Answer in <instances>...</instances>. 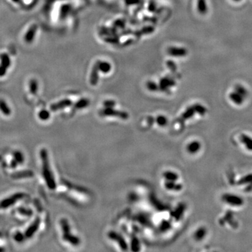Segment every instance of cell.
Returning <instances> with one entry per match:
<instances>
[{
  "label": "cell",
  "instance_id": "1",
  "mask_svg": "<svg viewBox=\"0 0 252 252\" xmlns=\"http://www.w3.org/2000/svg\"><path fill=\"white\" fill-rule=\"evenodd\" d=\"M40 157L42 163V175L44 181L46 182L48 188L50 190H54L56 189L57 185L52 172L50 169L48 151L46 148H42L40 151Z\"/></svg>",
  "mask_w": 252,
  "mask_h": 252
},
{
  "label": "cell",
  "instance_id": "2",
  "mask_svg": "<svg viewBox=\"0 0 252 252\" xmlns=\"http://www.w3.org/2000/svg\"><path fill=\"white\" fill-rule=\"evenodd\" d=\"M25 196H26V194L24 193H16L9 197H6V198H4L0 202V209H7L10 206L16 204L18 200L24 198Z\"/></svg>",
  "mask_w": 252,
  "mask_h": 252
},
{
  "label": "cell",
  "instance_id": "3",
  "mask_svg": "<svg viewBox=\"0 0 252 252\" xmlns=\"http://www.w3.org/2000/svg\"><path fill=\"white\" fill-rule=\"evenodd\" d=\"M113 108V107H104V109L100 111V114L102 116H117L122 120H127L128 118L129 115L125 111H118Z\"/></svg>",
  "mask_w": 252,
  "mask_h": 252
},
{
  "label": "cell",
  "instance_id": "4",
  "mask_svg": "<svg viewBox=\"0 0 252 252\" xmlns=\"http://www.w3.org/2000/svg\"><path fill=\"white\" fill-rule=\"evenodd\" d=\"M222 200L229 205L240 207L244 205V200L239 195L232 193H225L222 195Z\"/></svg>",
  "mask_w": 252,
  "mask_h": 252
},
{
  "label": "cell",
  "instance_id": "5",
  "mask_svg": "<svg viewBox=\"0 0 252 252\" xmlns=\"http://www.w3.org/2000/svg\"><path fill=\"white\" fill-rule=\"evenodd\" d=\"M40 222H41V219L40 218L37 217L36 219L34 220V221L32 223L28 228H27V230H25V238H31L34 236V235L37 232V231L39 229V227L40 226Z\"/></svg>",
  "mask_w": 252,
  "mask_h": 252
},
{
  "label": "cell",
  "instance_id": "6",
  "mask_svg": "<svg viewBox=\"0 0 252 252\" xmlns=\"http://www.w3.org/2000/svg\"><path fill=\"white\" fill-rule=\"evenodd\" d=\"M62 239L65 242L74 246H78L81 244V239H80L79 237L71 234V232L62 233Z\"/></svg>",
  "mask_w": 252,
  "mask_h": 252
},
{
  "label": "cell",
  "instance_id": "7",
  "mask_svg": "<svg viewBox=\"0 0 252 252\" xmlns=\"http://www.w3.org/2000/svg\"><path fill=\"white\" fill-rule=\"evenodd\" d=\"M2 64L0 66V76L5 75L6 70L10 64V60L7 54H3L1 56Z\"/></svg>",
  "mask_w": 252,
  "mask_h": 252
},
{
  "label": "cell",
  "instance_id": "8",
  "mask_svg": "<svg viewBox=\"0 0 252 252\" xmlns=\"http://www.w3.org/2000/svg\"><path fill=\"white\" fill-rule=\"evenodd\" d=\"M34 175V173L33 171L28 170L14 172V173L10 175V177L14 178V179H20V178L33 177Z\"/></svg>",
  "mask_w": 252,
  "mask_h": 252
},
{
  "label": "cell",
  "instance_id": "9",
  "mask_svg": "<svg viewBox=\"0 0 252 252\" xmlns=\"http://www.w3.org/2000/svg\"><path fill=\"white\" fill-rule=\"evenodd\" d=\"M174 85H175V81L174 80L167 79V78H163L160 81L159 90H161L163 92H168L169 88Z\"/></svg>",
  "mask_w": 252,
  "mask_h": 252
},
{
  "label": "cell",
  "instance_id": "10",
  "mask_svg": "<svg viewBox=\"0 0 252 252\" xmlns=\"http://www.w3.org/2000/svg\"><path fill=\"white\" fill-rule=\"evenodd\" d=\"M72 102L70 100H68V99H65V100H61L60 102L54 103L52 104L51 106H50V109L52 111H58L60 110V109H62L66 108V107H68L71 106Z\"/></svg>",
  "mask_w": 252,
  "mask_h": 252
},
{
  "label": "cell",
  "instance_id": "11",
  "mask_svg": "<svg viewBox=\"0 0 252 252\" xmlns=\"http://www.w3.org/2000/svg\"><path fill=\"white\" fill-rule=\"evenodd\" d=\"M167 52L172 56L184 57L187 54V50L184 48L170 47L167 49Z\"/></svg>",
  "mask_w": 252,
  "mask_h": 252
},
{
  "label": "cell",
  "instance_id": "12",
  "mask_svg": "<svg viewBox=\"0 0 252 252\" xmlns=\"http://www.w3.org/2000/svg\"><path fill=\"white\" fill-rule=\"evenodd\" d=\"M240 142L242 143L246 149L249 151H252V136L248 135V134H242L240 136Z\"/></svg>",
  "mask_w": 252,
  "mask_h": 252
},
{
  "label": "cell",
  "instance_id": "13",
  "mask_svg": "<svg viewBox=\"0 0 252 252\" xmlns=\"http://www.w3.org/2000/svg\"><path fill=\"white\" fill-rule=\"evenodd\" d=\"M37 30V25H32V26L29 29V30L27 32L26 34H25V41H26L27 43H31V42L33 41L34 38L36 35Z\"/></svg>",
  "mask_w": 252,
  "mask_h": 252
},
{
  "label": "cell",
  "instance_id": "14",
  "mask_svg": "<svg viewBox=\"0 0 252 252\" xmlns=\"http://www.w3.org/2000/svg\"><path fill=\"white\" fill-rule=\"evenodd\" d=\"M201 148V144L200 143L197 141H194V142H190L188 144V146L186 147L187 151L190 154H195L198 152L200 149Z\"/></svg>",
  "mask_w": 252,
  "mask_h": 252
},
{
  "label": "cell",
  "instance_id": "15",
  "mask_svg": "<svg viewBox=\"0 0 252 252\" xmlns=\"http://www.w3.org/2000/svg\"><path fill=\"white\" fill-rule=\"evenodd\" d=\"M100 69H99L98 67V62H96V64L94 65L93 68H92L91 75H90V82L92 86L97 85L98 82V71Z\"/></svg>",
  "mask_w": 252,
  "mask_h": 252
},
{
  "label": "cell",
  "instance_id": "16",
  "mask_svg": "<svg viewBox=\"0 0 252 252\" xmlns=\"http://www.w3.org/2000/svg\"><path fill=\"white\" fill-rule=\"evenodd\" d=\"M62 183H63V184H64V186H67L68 188L72 189V190H74L76 191H77V192H79V193H84V194H86V193H88V191H87V190H86V189L85 188H83V187L79 186H76V184H71V182H68V181L62 180Z\"/></svg>",
  "mask_w": 252,
  "mask_h": 252
},
{
  "label": "cell",
  "instance_id": "17",
  "mask_svg": "<svg viewBox=\"0 0 252 252\" xmlns=\"http://www.w3.org/2000/svg\"><path fill=\"white\" fill-rule=\"evenodd\" d=\"M163 177L165 181H172V182H176L178 179V175L176 172L172 171H166L163 173Z\"/></svg>",
  "mask_w": 252,
  "mask_h": 252
},
{
  "label": "cell",
  "instance_id": "18",
  "mask_svg": "<svg viewBox=\"0 0 252 252\" xmlns=\"http://www.w3.org/2000/svg\"><path fill=\"white\" fill-rule=\"evenodd\" d=\"M0 110H1L2 113L5 116H9L11 113V111H10V109L8 107V104L3 100H0Z\"/></svg>",
  "mask_w": 252,
  "mask_h": 252
},
{
  "label": "cell",
  "instance_id": "19",
  "mask_svg": "<svg viewBox=\"0 0 252 252\" xmlns=\"http://www.w3.org/2000/svg\"><path fill=\"white\" fill-rule=\"evenodd\" d=\"M90 104V101L86 98L81 99L74 104V107L77 109H82L86 108Z\"/></svg>",
  "mask_w": 252,
  "mask_h": 252
},
{
  "label": "cell",
  "instance_id": "20",
  "mask_svg": "<svg viewBox=\"0 0 252 252\" xmlns=\"http://www.w3.org/2000/svg\"><path fill=\"white\" fill-rule=\"evenodd\" d=\"M13 155H14V159L18 163V165H21V164L24 163L25 157L23 153L21 152V151H15L13 153Z\"/></svg>",
  "mask_w": 252,
  "mask_h": 252
},
{
  "label": "cell",
  "instance_id": "21",
  "mask_svg": "<svg viewBox=\"0 0 252 252\" xmlns=\"http://www.w3.org/2000/svg\"><path fill=\"white\" fill-rule=\"evenodd\" d=\"M60 224L61 226V229L62 230V233H67L71 232V228L69 226V224L66 218H62L60 220Z\"/></svg>",
  "mask_w": 252,
  "mask_h": 252
},
{
  "label": "cell",
  "instance_id": "22",
  "mask_svg": "<svg viewBox=\"0 0 252 252\" xmlns=\"http://www.w3.org/2000/svg\"><path fill=\"white\" fill-rule=\"evenodd\" d=\"M98 67L100 71H102L104 73H108L111 70V64L109 62H101V61H98Z\"/></svg>",
  "mask_w": 252,
  "mask_h": 252
},
{
  "label": "cell",
  "instance_id": "23",
  "mask_svg": "<svg viewBox=\"0 0 252 252\" xmlns=\"http://www.w3.org/2000/svg\"><path fill=\"white\" fill-rule=\"evenodd\" d=\"M206 233H207V230L205 228L203 227H201V228H198L197 231H195V237L197 240H200V239H202L204 237H205Z\"/></svg>",
  "mask_w": 252,
  "mask_h": 252
},
{
  "label": "cell",
  "instance_id": "24",
  "mask_svg": "<svg viewBox=\"0 0 252 252\" xmlns=\"http://www.w3.org/2000/svg\"><path fill=\"white\" fill-rule=\"evenodd\" d=\"M38 116H39V118L41 120V121H47V120L50 118V113L48 111L46 110V109H43V110L39 111Z\"/></svg>",
  "mask_w": 252,
  "mask_h": 252
},
{
  "label": "cell",
  "instance_id": "25",
  "mask_svg": "<svg viewBox=\"0 0 252 252\" xmlns=\"http://www.w3.org/2000/svg\"><path fill=\"white\" fill-rule=\"evenodd\" d=\"M197 8L199 12L202 14H205L207 12V6H206L205 0H198L197 1Z\"/></svg>",
  "mask_w": 252,
  "mask_h": 252
},
{
  "label": "cell",
  "instance_id": "26",
  "mask_svg": "<svg viewBox=\"0 0 252 252\" xmlns=\"http://www.w3.org/2000/svg\"><path fill=\"white\" fill-rule=\"evenodd\" d=\"M18 212L19 214H20L21 215L25 216H31L33 214V212L31 209H29V208H25L20 207L18 209Z\"/></svg>",
  "mask_w": 252,
  "mask_h": 252
},
{
  "label": "cell",
  "instance_id": "27",
  "mask_svg": "<svg viewBox=\"0 0 252 252\" xmlns=\"http://www.w3.org/2000/svg\"><path fill=\"white\" fill-rule=\"evenodd\" d=\"M29 90L32 94H35L37 93L38 90V83L35 79L31 80L29 82Z\"/></svg>",
  "mask_w": 252,
  "mask_h": 252
},
{
  "label": "cell",
  "instance_id": "28",
  "mask_svg": "<svg viewBox=\"0 0 252 252\" xmlns=\"http://www.w3.org/2000/svg\"><path fill=\"white\" fill-rule=\"evenodd\" d=\"M14 239H15V241L17 242H22L23 241H24V239H25V234H23L20 231H17V232L15 233L14 235Z\"/></svg>",
  "mask_w": 252,
  "mask_h": 252
},
{
  "label": "cell",
  "instance_id": "29",
  "mask_svg": "<svg viewBox=\"0 0 252 252\" xmlns=\"http://www.w3.org/2000/svg\"><path fill=\"white\" fill-rule=\"evenodd\" d=\"M157 124L160 127H164L167 124V119L164 116H158L156 118Z\"/></svg>",
  "mask_w": 252,
  "mask_h": 252
},
{
  "label": "cell",
  "instance_id": "30",
  "mask_svg": "<svg viewBox=\"0 0 252 252\" xmlns=\"http://www.w3.org/2000/svg\"><path fill=\"white\" fill-rule=\"evenodd\" d=\"M146 86L148 89L151 90V91H158V90H159V86L153 81L147 82Z\"/></svg>",
  "mask_w": 252,
  "mask_h": 252
},
{
  "label": "cell",
  "instance_id": "31",
  "mask_svg": "<svg viewBox=\"0 0 252 252\" xmlns=\"http://www.w3.org/2000/svg\"><path fill=\"white\" fill-rule=\"evenodd\" d=\"M116 29H107V28H105V27H102V28H101L100 29V33L102 34H105V35H109V34H111V33L112 32L113 34H116Z\"/></svg>",
  "mask_w": 252,
  "mask_h": 252
},
{
  "label": "cell",
  "instance_id": "32",
  "mask_svg": "<svg viewBox=\"0 0 252 252\" xmlns=\"http://www.w3.org/2000/svg\"><path fill=\"white\" fill-rule=\"evenodd\" d=\"M166 64H167L168 68L172 71L175 72L176 71V69H177L176 68V64L172 60H167V62H166Z\"/></svg>",
  "mask_w": 252,
  "mask_h": 252
},
{
  "label": "cell",
  "instance_id": "33",
  "mask_svg": "<svg viewBox=\"0 0 252 252\" xmlns=\"http://www.w3.org/2000/svg\"><path fill=\"white\" fill-rule=\"evenodd\" d=\"M154 31V27L152 26H147L143 27L142 30H141V32L143 34H150Z\"/></svg>",
  "mask_w": 252,
  "mask_h": 252
},
{
  "label": "cell",
  "instance_id": "34",
  "mask_svg": "<svg viewBox=\"0 0 252 252\" xmlns=\"http://www.w3.org/2000/svg\"><path fill=\"white\" fill-rule=\"evenodd\" d=\"M104 41L110 44H117L119 42V39L117 37H107L104 39Z\"/></svg>",
  "mask_w": 252,
  "mask_h": 252
},
{
  "label": "cell",
  "instance_id": "35",
  "mask_svg": "<svg viewBox=\"0 0 252 252\" xmlns=\"http://www.w3.org/2000/svg\"><path fill=\"white\" fill-rule=\"evenodd\" d=\"M115 105L116 102L113 100H106L104 102V107H114Z\"/></svg>",
  "mask_w": 252,
  "mask_h": 252
},
{
  "label": "cell",
  "instance_id": "36",
  "mask_svg": "<svg viewBox=\"0 0 252 252\" xmlns=\"http://www.w3.org/2000/svg\"><path fill=\"white\" fill-rule=\"evenodd\" d=\"M114 26L116 27L123 28V27H125V21L123 20H118L114 22Z\"/></svg>",
  "mask_w": 252,
  "mask_h": 252
},
{
  "label": "cell",
  "instance_id": "37",
  "mask_svg": "<svg viewBox=\"0 0 252 252\" xmlns=\"http://www.w3.org/2000/svg\"><path fill=\"white\" fill-rule=\"evenodd\" d=\"M69 9H70V6H69V5H65L64 6H63L62 8V16H66V15L69 13Z\"/></svg>",
  "mask_w": 252,
  "mask_h": 252
},
{
  "label": "cell",
  "instance_id": "38",
  "mask_svg": "<svg viewBox=\"0 0 252 252\" xmlns=\"http://www.w3.org/2000/svg\"><path fill=\"white\" fill-rule=\"evenodd\" d=\"M148 9L150 10L151 12H153L155 10V4L153 2H150V4H149V6H148Z\"/></svg>",
  "mask_w": 252,
  "mask_h": 252
},
{
  "label": "cell",
  "instance_id": "39",
  "mask_svg": "<svg viewBox=\"0 0 252 252\" xmlns=\"http://www.w3.org/2000/svg\"><path fill=\"white\" fill-rule=\"evenodd\" d=\"M125 2L128 5H133V4H138L140 2V0H125Z\"/></svg>",
  "mask_w": 252,
  "mask_h": 252
},
{
  "label": "cell",
  "instance_id": "40",
  "mask_svg": "<svg viewBox=\"0 0 252 252\" xmlns=\"http://www.w3.org/2000/svg\"><path fill=\"white\" fill-rule=\"evenodd\" d=\"M18 165V163H17V162L14 159H13L11 162H10V166L11 168H16L17 166Z\"/></svg>",
  "mask_w": 252,
  "mask_h": 252
},
{
  "label": "cell",
  "instance_id": "41",
  "mask_svg": "<svg viewBox=\"0 0 252 252\" xmlns=\"http://www.w3.org/2000/svg\"><path fill=\"white\" fill-rule=\"evenodd\" d=\"M133 34H134V36H136V37H140V36L142 34V33L141 32V31H140V30H137V31L134 32H133Z\"/></svg>",
  "mask_w": 252,
  "mask_h": 252
},
{
  "label": "cell",
  "instance_id": "42",
  "mask_svg": "<svg viewBox=\"0 0 252 252\" xmlns=\"http://www.w3.org/2000/svg\"><path fill=\"white\" fill-rule=\"evenodd\" d=\"M132 32L130 30V29H128V30H126V31H124V32H123V34H124V35H126V34H130V33H132Z\"/></svg>",
  "mask_w": 252,
  "mask_h": 252
},
{
  "label": "cell",
  "instance_id": "43",
  "mask_svg": "<svg viewBox=\"0 0 252 252\" xmlns=\"http://www.w3.org/2000/svg\"><path fill=\"white\" fill-rule=\"evenodd\" d=\"M13 2H18L19 1H20V0H12Z\"/></svg>",
  "mask_w": 252,
  "mask_h": 252
},
{
  "label": "cell",
  "instance_id": "44",
  "mask_svg": "<svg viewBox=\"0 0 252 252\" xmlns=\"http://www.w3.org/2000/svg\"><path fill=\"white\" fill-rule=\"evenodd\" d=\"M4 249H2V248H1V247H0V251H4Z\"/></svg>",
  "mask_w": 252,
  "mask_h": 252
},
{
  "label": "cell",
  "instance_id": "45",
  "mask_svg": "<svg viewBox=\"0 0 252 252\" xmlns=\"http://www.w3.org/2000/svg\"><path fill=\"white\" fill-rule=\"evenodd\" d=\"M2 160V156L1 155H0V161H1Z\"/></svg>",
  "mask_w": 252,
  "mask_h": 252
}]
</instances>
